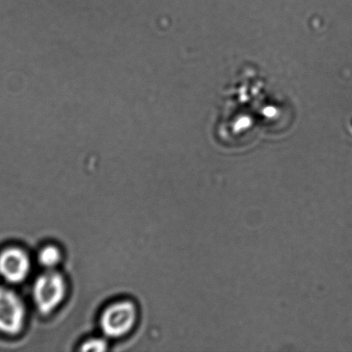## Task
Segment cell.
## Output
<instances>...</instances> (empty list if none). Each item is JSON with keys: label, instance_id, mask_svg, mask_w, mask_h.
<instances>
[{"label": "cell", "instance_id": "1", "mask_svg": "<svg viewBox=\"0 0 352 352\" xmlns=\"http://www.w3.org/2000/svg\"><path fill=\"white\" fill-rule=\"evenodd\" d=\"M65 294V283L58 272L48 271L41 274L34 282V301L38 310L48 315L57 308Z\"/></svg>", "mask_w": 352, "mask_h": 352}, {"label": "cell", "instance_id": "6", "mask_svg": "<svg viewBox=\"0 0 352 352\" xmlns=\"http://www.w3.org/2000/svg\"><path fill=\"white\" fill-rule=\"evenodd\" d=\"M107 350V343L105 340L96 338V339H92L86 341L82 344V351H95L102 352Z\"/></svg>", "mask_w": 352, "mask_h": 352}, {"label": "cell", "instance_id": "5", "mask_svg": "<svg viewBox=\"0 0 352 352\" xmlns=\"http://www.w3.org/2000/svg\"><path fill=\"white\" fill-rule=\"evenodd\" d=\"M61 258V252L59 248L54 246H47L40 251L38 255L39 263L45 268L52 269L59 264Z\"/></svg>", "mask_w": 352, "mask_h": 352}, {"label": "cell", "instance_id": "3", "mask_svg": "<svg viewBox=\"0 0 352 352\" xmlns=\"http://www.w3.org/2000/svg\"><path fill=\"white\" fill-rule=\"evenodd\" d=\"M25 320V307L12 289L0 287V332L15 336L22 330Z\"/></svg>", "mask_w": 352, "mask_h": 352}, {"label": "cell", "instance_id": "4", "mask_svg": "<svg viewBox=\"0 0 352 352\" xmlns=\"http://www.w3.org/2000/svg\"><path fill=\"white\" fill-rule=\"evenodd\" d=\"M30 261L19 248H6L0 253V276L12 284L23 282L29 275Z\"/></svg>", "mask_w": 352, "mask_h": 352}, {"label": "cell", "instance_id": "2", "mask_svg": "<svg viewBox=\"0 0 352 352\" xmlns=\"http://www.w3.org/2000/svg\"><path fill=\"white\" fill-rule=\"evenodd\" d=\"M136 316V309L132 302L123 301L114 303L102 315L103 332L110 338L123 337L133 329Z\"/></svg>", "mask_w": 352, "mask_h": 352}]
</instances>
